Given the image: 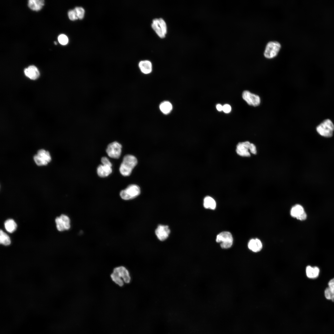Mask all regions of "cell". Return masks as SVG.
Segmentation results:
<instances>
[{
    "instance_id": "cell-1",
    "label": "cell",
    "mask_w": 334,
    "mask_h": 334,
    "mask_svg": "<svg viewBox=\"0 0 334 334\" xmlns=\"http://www.w3.org/2000/svg\"><path fill=\"white\" fill-rule=\"evenodd\" d=\"M137 163V160L134 156L129 154L125 156L119 167L120 173L124 176H129Z\"/></svg>"
},
{
    "instance_id": "cell-2",
    "label": "cell",
    "mask_w": 334,
    "mask_h": 334,
    "mask_svg": "<svg viewBox=\"0 0 334 334\" xmlns=\"http://www.w3.org/2000/svg\"><path fill=\"white\" fill-rule=\"evenodd\" d=\"M316 129L317 132L321 135L330 137L333 135L334 125L331 120L327 119L318 125Z\"/></svg>"
},
{
    "instance_id": "cell-3",
    "label": "cell",
    "mask_w": 334,
    "mask_h": 334,
    "mask_svg": "<svg viewBox=\"0 0 334 334\" xmlns=\"http://www.w3.org/2000/svg\"><path fill=\"white\" fill-rule=\"evenodd\" d=\"M140 193V189L138 186L131 184L120 191V196L123 200H129L136 197Z\"/></svg>"
},
{
    "instance_id": "cell-4",
    "label": "cell",
    "mask_w": 334,
    "mask_h": 334,
    "mask_svg": "<svg viewBox=\"0 0 334 334\" xmlns=\"http://www.w3.org/2000/svg\"><path fill=\"white\" fill-rule=\"evenodd\" d=\"M216 241L217 242L221 243V248L227 249L230 248L233 245V239L232 235L229 232H222L217 235Z\"/></svg>"
},
{
    "instance_id": "cell-5",
    "label": "cell",
    "mask_w": 334,
    "mask_h": 334,
    "mask_svg": "<svg viewBox=\"0 0 334 334\" xmlns=\"http://www.w3.org/2000/svg\"><path fill=\"white\" fill-rule=\"evenodd\" d=\"M33 159L35 163L38 166L47 165L51 160V157L49 151L43 149L39 150L35 155Z\"/></svg>"
},
{
    "instance_id": "cell-6",
    "label": "cell",
    "mask_w": 334,
    "mask_h": 334,
    "mask_svg": "<svg viewBox=\"0 0 334 334\" xmlns=\"http://www.w3.org/2000/svg\"><path fill=\"white\" fill-rule=\"evenodd\" d=\"M152 27L158 35L161 38L165 37L167 32V27L165 21L162 18L153 20Z\"/></svg>"
},
{
    "instance_id": "cell-7",
    "label": "cell",
    "mask_w": 334,
    "mask_h": 334,
    "mask_svg": "<svg viewBox=\"0 0 334 334\" xmlns=\"http://www.w3.org/2000/svg\"><path fill=\"white\" fill-rule=\"evenodd\" d=\"M280 44L276 41L268 42L266 47L264 55L268 58H271L276 56L280 48Z\"/></svg>"
},
{
    "instance_id": "cell-8",
    "label": "cell",
    "mask_w": 334,
    "mask_h": 334,
    "mask_svg": "<svg viewBox=\"0 0 334 334\" xmlns=\"http://www.w3.org/2000/svg\"><path fill=\"white\" fill-rule=\"evenodd\" d=\"M122 149L121 144L117 142L114 141L109 144L106 149V152L110 157L118 159L121 155Z\"/></svg>"
},
{
    "instance_id": "cell-9",
    "label": "cell",
    "mask_w": 334,
    "mask_h": 334,
    "mask_svg": "<svg viewBox=\"0 0 334 334\" xmlns=\"http://www.w3.org/2000/svg\"><path fill=\"white\" fill-rule=\"evenodd\" d=\"M251 143L248 141L238 143L236 146L235 151L240 156L248 157L250 156V151Z\"/></svg>"
},
{
    "instance_id": "cell-10",
    "label": "cell",
    "mask_w": 334,
    "mask_h": 334,
    "mask_svg": "<svg viewBox=\"0 0 334 334\" xmlns=\"http://www.w3.org/2000/svg\"><path fill=\"white\" fill-rule=\"evenodd\" d=\"M55 221L57 229L59 231L67 230L70 228V220L69 218L66 215H61L59 217H57Z\"/></svg>"
},
{
    "instance_id": "cell-11",
    "label": "cell",
    "mask_w": 334,
    "mask_h": 334,
    "mask_svg": "<svg viewBox=\"0 0 334 334\" xmlns=\"http://www.w3.org/2000/svg\"><path fill=\"white\" fill-rule=\"evenodd\" d=\"M243 99L249 105L257 106L260 104L261 100L259 96L251 93L250 91L245 90L242 94Z\"/></svg>"
},
{
    "instance_id": "cell-12",
    "label": "cell",
    "mask_w": 334,
    "mask_h": 334,
    "mask_svg": "<svg viewBox=\"0 0 334 334\" xmlns=\"http://www.w3.org/2000/svg\"><path fill=\"white\" fill-rule=\"evenodd\" d=\"M291 216L297 219L303 221L307 218V215L303 207L299 204H296L293 206L290 212Z\"/></svg>"
},
{
    "instance_id": "cell-13",
    "label": "cell",
    "mask_w": 334,
    "mask_h": 334,
    "mask_svg": "<svg viewBox=\"0 0 334 334\" xmlns=\"http://www.w3.org/2000/svg\"><path fill=\"white\" fill-rule=\"evenodd\" d=\"M113 272L122 279L125 283L128 284L131 281V277L128 270L124 266H120L115 268Z\"/></svg>"
},
{
    "instance_id": "cell-14",
    "label": "cell",
    "mask_w": 334,
    "mask_h": 334,
    "mask_svg": "<svg viewBox=\"0 0 334 334\" xmlns=\"http://www.w3.org/2000/svg\"><path fill=\"white\" fill-rule=\"evenodd\" d=\"M170 233V230L167 225H159L155 230L157 237L161 241L166 239Z\"/></svg>"
},
{
    "instance_id": "cell-15",
    "label": "cell",
    "mask_w": 334,
    "mask_h": 334,
    "mask_svg": "<svg viewBox=\"0 0 334 334\" xmlns=\"http://www.w3.org/2000/svg\"><path fill=\"white\" fill-rule=\"evenodd\" d=\"M25 75L32 80L37 79L40 76V72L37 68L34 65H31L24 69Z\"/></svg>"
},
{
    "instance_id": "cell-16",
    "label": "cell",
    "mask_w": 334,
    "mask_h": 334,
    "mask_svg": "<svg viewBox=\"0 0 334 334\" xmlns=\"http://www.w3.org/2000/svg\"><path fill=\"white\" fill-rule=\"evenodd\" d=\"M112 166L102 164L99 165L97 169V173L99 176L105 178L109 176L112 172Z\"/></svg>"
},
{
    "instance_id": "cell-17",
    "label": "cell",
    "mask_w": 334,
    "mask_h": 334,
    "mask_svg": "<svg viewBox=\"0 0 334 334\" xmlns=\"http://www.w3.org/2000/svg\"><path fill=\"white\" fill-rule=\"evenodd\" d=\"M248 247L250 250L254 252L260 251L263 247V244L261 241L258 238L250 239L248 244Z\"/></svg>"
},
{
    "instance_id": "cell-18",
    "label": "cell",
    "mask_w": 334,
    "mask_h": 334,
    "mask_svg": "<svg viewBox=\"0 0 334 334\" xmlns=\"http://www.w3.org/2000/svg\"><path fill=\"white\" fill-rule=\"evenodd\" d=\"M328 287L325 291L326 298L334 302V278L330 280L328 283Z\"/></svg>"
},
{
    "instance_id": "cell-19",
    "label": "cell",
    "mask_w": 334,
    "mask_h": 334,
    "mask_svg": "<svg viewBox=\"0 0 334 334\" xmlns=\"http://www.w3.org/2000/svg\"><path fill=\"white\" fill-rule=\"evenodd\" d=\"M44 5L43 0H29L28 6L31 10L37 11L41 10Z\"/></svg>"
},
{
    "instance_id": "cell-20",
    "label": "cell",
    "mask_w": 334,
    "mask_h": 334,
    "mask_svg": "<svg viewBox=\"0 0 334 334\" xmlns=\"http://www.w3.org/2000/svg\"><path fill=\"white\" fill-rule=\"evenodd\" d=\"M139 66L141 71L145 74L149 73L152 70L151 63L148 60L140 61L139 63Z\"/></svg>"
},
{
    "instance_id": "cell-21",
    "label": "cell",
    "mask_w": 334,
    "mask_h": 334,
    "mask_svg": "<svg viewBox=\"0 0 334 334\" xmlns=\"http://www.w3.org/2000/svg\"><path fill=\"white\" fill-rule=\"evenodd\" d=\"M306 272L307 277L310 278H315L318 276L319 270L317 267H312L308 266L306 267Z\"/></svg>"
},
{
    "instance_id": "cell-22",
    "label": "cell",
    "mask_w": 334,
    "mask_h": 334,
    "mask_svg": "<svg viewBox=\"0 0 334 334\" xmlns=\"http://www.w3.org/2000/svg\"><path fill=\"white\" fill-rule=\"evenodd\" d=\"M6 230L9 233H12L16 229L17 225L15 222L12 219L6 220L4 223Z\"/></svg>"
},
{
    "instance_id": "cell-23",
    "label": "cell",
    "mask_w": 334,
    "mask_h": 334,
    "mask_svg": "<svg viewBox=\"0 0 334 334\" xmlns=\"http://www.w3.org/2000/svg\"><path fill=\"white\" fill-rule=\"evenodd\" d=\"M203 206L205 208L214 209L216 207V203L213 198L207 196L204 199Z\"/></svg>"
},
{
    "instance_id": "cell-24",
    "label": "cell",
    "mask_w": 334,
    "mask_h": 334,
    "mask_svg": "<svg viewBox=\"0 0 334 334\" xmlns=\"http://www.w3.org/2000/svg\"><path fill=\"white\" fill-rule=\"evenodd\" d=\"M160 108L163 113L167 114L170 112L172 108V106L169 102L164 101L161 104Z\"/></svg>"
},
{
    "instance_id": "cell-25",
    "label": "cell",
    "mask_w": 334,
    "mask_h": 334,
    "mask_svg": "<svg viewBox=\"0 0 334 334\" xmlns=\"http://www.w3.org/2000/svg\"><path fill=\"white\" fill-rule=\"evenodd\" d=\"M0 243L5 246H8L11 243L9 236L2 230L0 231Z\"/></svg>"
},
{
    "instance_id": "cell-26",
    "label": "cell",
    "mask_w": 334,
    "mask_h": 334,
    "mask_svg": "<svg viewBox=\"0 0 334 334\" xmlns=\"http://www.w3.org/2000/svg\"><path fill=\"white\" fill-rule=\"evenodd\" d=\"M110 277L112 281L119 286L122 287L124 285L125 283L123 280L115 273L113 272Z\"/></svg>"
},
{
    "instance_id": "cell-27",
    "label": "cell",
    "mask_w": 334,
    "mask_h": 334,
    "mask_svg": "<svg viewBox=\"0 0 334 334\" xmlns=\"http://www.w3.org/2000/svg\"><path fill=\"white\" fill-rule=\"evenodd\" d=\"M74 10L78 19H82L84 18L85 11L84 9L82 7H76Z\"/></svg>"
},
{
    "instance_id": "cell-28",
    "label": "cell",
    "mask_w": 334,
    "mask_h": 334,
    "mask_svg": "<svg viewBox=\"0 0 334 334\" xmlns=\"http://www.w3.org/2000/svg\"><path fill=\"white\" fill-rule=\"evenodd\" d=\"M58 40L61 44L63 45L67 44L68 42L67 37L63 34H62L59 36Z\"/></svg>"
},
{
    "instance_id": "cell-29",
    "label": "cell",
    "mask_w": 334,
    "mask_h": 334,
    "mask_svg": "<svg viewBox=\"0 0 334 334\" xmlns=\"http://www.w3.org/2000/svg\"><path fill=\"white\" fill-rule=\"evenodd\" d=\"M68 15L71 20H75L78 19L74 9L70 10L68 13Z\"/></svg>"
},
{
    "instance_id": "cell-30",
    "label": "cell",
    "mask_w": 334,
    "mask_h": 334,
    "mask_svg": "<svg viewBox=\"0 0 334 334\" xmlns=\"http://www.w3.org/2000/svg\"><path fill=\"white\" fill-rule=\"evenodd\" d=\"M102 164L112 166V164L109 159L106 157H103L101 159Z\"/></svg>"
},
{
    "instance_id": "cell-31",
    "label": "cell",
    "mask_w": 334,
    "mask_h": 334,
    "mask_svg": "<svg viewBox=\"0 0 334 334\" xmlns=\"http://www.w3.org/2000/svg\"><path fill=\"white\" fill-rule=\"evenodd\" d=\"M231 110V107L230 105L229 104H226L223 106L222 111L225 113H230Z\"/></svg>"
},
{
    "instance_id": "cell-32",
    "label": "cell",
    "mask_w": 334,
    "mask_h": 334,
    "mask_svg": "<svg viewBox=\"0 0 334 334\" xmlns=\"http://www.w3.org/2000/svg\"><path fill=\"white\" fill-rule=\"evenodd\" d=\"M250 153L253 154H256L257 153L256 148L255 145L252 143L250 145Z\"/></svg>"
},
{
    "instance_id": "cell-33",
    "label": "cell",
    "mask_w": 334,
    "mask_h": 334,
    "mask_svg": "<svg viewBox=\"0 0 334 334\" xmlns=\"http://www.w3.org/2000/svg\"><path fill=\"white\" fill-rule=\"evenodd\" d=\"M216 108L219 111H221L223 110V106L220 104H217L216 105Z\"/></svg>"
},
{
    "instance_id": "cell-34",
    "label": "cell",
    "mask_w": 334,
    "mask_h": 334,
    "mask_svg": "<svg viewBox=\"0 0 334 334\" xmlns=\"http://www.w3.org/2000/svg\"><path fill=\"white\" fill-rule=\"evenodd\" d=\"M54 43L55 45H56L57 44V43L56 42H54Z\"/></svg>"
}]
</instances>
